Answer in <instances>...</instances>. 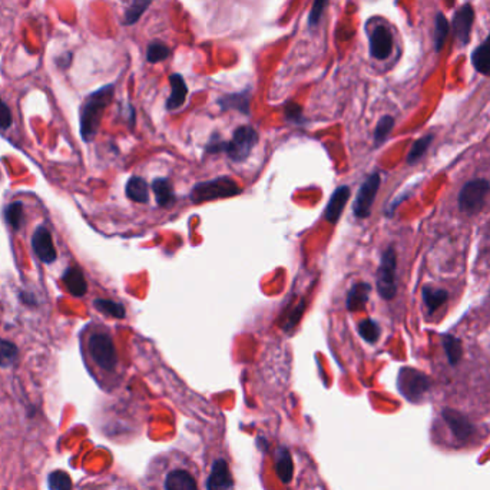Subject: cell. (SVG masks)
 Segmentation results:
<instances>
[{"mask_svg":"<svg viewBox=\"0 0 490 490\" xmlns=\"http://www.w3.org/2000/svg\"><path fill=\"white\" fill-rule=\"evenodd\" d=\"M115 86L107 85L91 93L84 102L81 109V134L85 142H91L96 134L103 116V112L114 99Z\"/></svg>","mask_w":490,"mask_h":490,"instance_id":"cell-1","label":"cell"},{"mask_svg":"<svg viewBox=\"0 0 490 490\" xmlns=\"http://www.w3.org/2000/svg\"><path fill=\"white\" fill-rule=\"evenodd\" d=\"M243 192V188L229 176H218L211 181H204V183L195 184L191 191V201L194 204H204L221 198L236 197Z\"/></svg>","mask_w":490,"mask_h":490,"instance_id":"cell-2","label":"cell"},{"mask_svg":"<svg viewBox=\"0 0 490 490\" xmlns=\"http://www.w3.org/2000/svg\"><path fill=\"white\" fill-rule=\"evenodd\" d=\"M377 291L384 300H393L397 294V254L393 247L387 248L377 270Z\"/></svg>","mask_w":490,"mask_h":490,"instance_id":"cell-3","label":"cell"},{"mask_svg":"<svg viewBox=\"0 0 490 490\" xmlns=\"http://www.w3.org/2000/svg\"><path fill=\"white\" fill-rule=\"evenodd\" d=\"M490 192V184L487 179H472L463 185L459 192V210L468 215L480 213L484 206L486 198Z\"/></svg>","mask_w":490,"mask_h":490,"instance_id":"cell-4","label":"cell"},{"mask_svg":"<svg viewBox=\"0 0 490 490\" xmlns=\"http://www.w3.org/2000/svg\"><path fill=\"white\" fill-rule=\"evenodd\" d=\"M397 385L400 393L410 401H419L431 387L430 378L416 370L410 367H403L399 372V378H397Z\"/></svg>","mask_w":490,"mask_h":490,"instance_id":"cell-5","label":"cell"},{"mask_svg":"<svg viewBox=\"0 0 490 490\" xmlns=\"http://www.w3.org/2000/svg\"><path fill=\"white\" fill-rule=\"evenodd\" d=\"M89 353L95 363L105 372L115 370L118 365V354L112 339L105 332H96L89 339Z\"/></svg>","mask_w":490,"mask_h":490,"instance_id":"cell-6","label":"cell"},{"mask_svg":"<svg viewBox=\"0 0 490 490\" xmlns=\"http://www.w3.org/2000/svg\"><path fill=\"white\" fill-rule=\"evenodd\" d=\"M258 141V132L250 125L237 128V131L232 135V139L227 142L225 152L234 162H243L248 158V155L254 149Z\"/></svg>","mask_w":490,"mask_h":490,"instance_id":"cell-7","label":"cell"},{"mask_svg":"<svg viewBox=\"0 0 490 490\" xmlns=\"http://www.w3.org/2000/svg\"><path fill=\"white\" fill-rule=\"evenodd\" d=\"M380 184H381V176L378 172H374L372 174L363 184H361L357 195H355V199H354V204H353V211H354V215L357 218H367L372 213V206L374 204V199H376V195L378 192V188H380Z\"/></svg>","mask_w":490,"mask_h":490,"instance_id":"cell-8","label":"cell"},{"mask_svg":"<svg viewBox=\"0 0 490 490\" xmlns=\"http://www.w3.org/2000/svg\"><path fill=\"white\" fill-rule=\"evenodd\" d=\"M475 22V10L472 3H464L453 15V33L456 39L464 46L470 40V33Z\"/></svg>","mask_w":490,"mask_h":490,"instance_id":"cell-9","label":"cell"},{"mask_svg":"<svg viewBox=\"0 0 490 490\" xmlns=\"http://www.w3.org/2000/svg\"><path fill=\"white\" fill-rule=\"evenodd\" d=\"M393 52V35L384 24H378L370 35V55L377 61H384Z\"/></svg>","mask_w":490,"mask_h":490,"instance_id":"cell-10","label":"cell"},{"mask_svg":"<svg viewBox=\"0 0 490 490\" xmlns=\"http://www.w3.org/2000/svg\"><path fill=\"white\" fill-rule=\"evenodd\" d=\"M32 245L39 260L45 264L54 263L58 258V252L54 245V241H52L50 232L45 227L36 228L35 234L32 237Z\"/></svg>","mask_w":490,"mask_h":490,"instance_id":"cell-11","label":"cell"},{"mask_svg":"<svg viewBox=\"0 0 490 490\" xmlns=\"http://www.w3.org/2000/svg\"><path fill=\"white\" fill-rule=\"evenodd\" d=\"M208 490H234V479L229 472L228 463L224 459H218L213 463V469L208 480H206Z\"/></svg>","mask_w":490,"mask_h":490,"instance_id":"cell-12","label":"cell"},{"mask_svg":"<svg viewBox=\"0 0 490 490\" xmlns=\"http://www.w3.org/2000/svg\"><path fill=\"white\" fill-rule=\"evenodd\" d=\"M350 187L347 185H342L337 190L332 192V195L330 197V201L326 206L324 211V218L330 222V224H337L342 218V214L346 208L347 201L350 199Z\"/></svg>","mask_w":490,"mask_h":490,"instance_id":"cell-13","label":"cell"},{"mask_svg":"<svg viewBox=\"0 0 490 490\" xmlns=\"http://www.w3.org/2000/svg\"><path fill=\"white\" fill-rule=\"evenodd\" d=\"M443 419L446 420L449 429L452 430L453 436L457 438V441L464 442L473 434L472 423L463 415H460L459 411L447 408L443 411Z\"/></svg>","mask_w":490,"mask_h":490,"instance_id":"cell-14","label":"cell"},{"mask_svg":"<svg viewBox=\"0 0 490 490\" xmlns=\"http://www.w3.org/2000/svg\"><path fill=\"white\" fill-rule=\"evenodd\" d=\"M169 84H171V95L167 100V109L175 111V109H179L185 103L187 95H188V86L184 81V77L179 73H174L169 76Z\"/></svg>","mask_w":490,"mask_h":490,"instance_id":"cell-15","label":"cell"},{"mask_svg":"<svg viewBox=\"0 0 490 490\" xmlns=\"http://www.w3.org/2000/svg\"><path fill=\"white\" fill-rule=\"evenodd\" d=\"M372 286L367 282H355L347 294V309L351 313L363 312L369 301Z\"/></svg>","mask_w":490,"mask_h":490,"instance_id":"cell-16","label":"cell"},{"mask_svg":"<svg viewBox=\"0 0 490 490\" xmlns=\"http://www.w3.org/2000/svg\"><path fill=\"white\" fill-rule=\"evenodd\" d=\"M165 490H198L194 476L185 469L171 470L164 483Z\"/></svg>","mask_w":490,"mask_h":490,"instance_id":"cell-17","label":"cell"},{"mask_svg":"<svg viewBox=\"0 0 490 490\" xmlns=\"http://www.w3.org/2000/svg\"><path fill=\"white\" fill-rule=\"evenodd\" d=\"M63 282L69 293L75 297H82L88 291V284L84 273L77 267H70L63 274Z\"/></svg>","mask_w":490,"mask_h":490,"instance_id":"cell-18","label":"cell"},{"mask_svg":"<svg viewBox=\"0 0 490 490\" xmlns=\"http://www.w3.org/2000/svg\"><path fill=\"white\" fill-rule=\"evenodd\" d=\"M250 92L244 91L240 93H231V95H225L222 96L218 103L222 111H229L234 109L238 111L244 115L250 114Z\"/></svg>","mask_w":490,"mask_h":490,"instance_id":"cell-19","label":"cell"},{"mask_svg":"<svg viewBox=\"0 0 490 490\" xmlns=\"http://www.w3.org/2000/svg\"><path fill=\"white\" fill-rule=\"evenodd\" d=\"M152 191L157 198V202L160 206L168 208L175 202V194L172 188V183L168 178H157L152 183Z\"/></svg>","mask_w":490,"mask_h":490,"instance_id":"cell-20","label":"cell"},{"mask_svg":"<svg viewBox=\"0 0 490 490\" xmlns=\"http://www.w3.org/2000/svg\"><path fill=\"white\" fill-rule=\"evenodd\" d=\"M472 63L479 73L490 76V33L484 42L473 50Z\"/></svg>","mask_w":490,"mask_h":490,"instance_id":"cell-21","label":"cell"},{"mask_svg":"<svg viewBox=\"0 0 490 490\" xmlns=\"http://www.w3.org/2000/svg\"><path fill=\"white\" fill-rule=\"evenodd\" d=\"M126 197L129 199H132L134 202H139V204H146L149 199V188L146 181L141 176H132L131 179L126 183V188H125Z\"/></svg>","mask_w":490,"mask_h":490,"instance_id":"cell-22","label":"cell"},{"mask_svg":"<svg viewBox=\"0 0 490 490\" xmlns=\"http://www.w3.org/2000/svg\"><path fill=\"white\" fill-rule=\"evenodd\" d=\"M275 470L277 476L282 483H290L293 479V459L291 454L287 449L280 447L277 450V457H275Z\"/></svg>","mask_w":490,"mask_h":490,"instance_id":"cell-23","label":"cell"},{"mask_svg":"<svg viewBox=\"0 0 490 490\" xmlns=\"http://www.w3.org/2000/svg\"><path fill=\"white\" fill-rule=\"evenodd\" d=\"M422 297L424 301V305L427 307V312L430 314L436 313L438 308L443 307L447 300H449V293L446 290L441 289H431V287H423L422 289Z\"/></svg>","mask_w":490,"mask_h":490,"instance_id":"cell-24","label":"cell"},{"mask_svg":"<svg viewBox=\"0 0 490 490\" xmlns=\"http://www.w3.org/2000/svg\"><path fill=\"white\" fill-rule=\"evenodd\" d=\"M442 342H443L445 353L450 366L459 365V361L461 360V355H463V346L460 339L454 337L452 334H445L442 337Z\"/></svg>","mask_w":490,"mask_h":490,"instance_id":"cell-25","label":"cell"},{"mask_svg":"<svg viewBox=\"0 0 490 490\" xmlns=\"http://www.w3.org/2000/svg\"><path fill=\"white\" fill-rule=\"evenodd\" d=\"M449 36V22L443 13H437L434 19V49L441 52Z\"/></svg>","mask_w":490,"mask_h":490,"instance_id":"cell-26","label":"cell"},{"mask_svg":"<svg viewBox=\"0 0 490 490\" xmlns=\"http://www.w3.org/2000/svg\"><path fill=\"white\" fill-rule=\"evenodd\" d=\"M357 330H358V334L361 335V339H363L367 343H370V344L377 343L378 339H380V334H381L380 326L372 319H367V320L361 321L358 324Z\"/></svg>","mask_w":490,"mask_h":490,"instance_id":"cell-27","label":"cell"},{"mask_svg":"<svg viewBox=\"0 0 490 490\" xmlns=\"http://www.w3.org/2000/svg\"><path fill=\"white\" fill-rule=\"evenodd\" d=\"M95 308L98 312L107 314V316H112L115 319H123L125 317V307L121 303H115L111 300H103V298H98L93 301Z\"/></svg>","mask_w":490,"mask_h":490,"instance_id":"cell-28","label":"cell"},{"mask_svg":"<svg viewBox=\"0 0 490 490\" xmlns=\"http://www.w3.org/2000/svg\"><path fill=\"white\" fill-rule=\"evenodd\" d=\"M431 141H433V135L429 134V135L419 138L415 144H413V146L407 155V164L413 165V164H416L420 158H423V155L427 152Z\"/></svg>","mask_w":490,"mask_h":490,"instance_id":"cell-29","label":"cell"},{"mask_svg":"<svg viewBox=\"0 0 490 490\" xmlns=\"http://www.w3.org/2000/svg\"><path fill=\"white\" fill-rule=\"evenodd\" d=\"M393 128H395L393 116L385 115V116H383L378 121V123H377V126L374 129V144H376V146H380L387 139V137L392 134Z\"/></svg>","mask_w":490,"mask_h":490,"instance_id":"cell-30","label":"cell"},{"mask_svg":"<svg viewBox=\"0 0 490 490\" xmlns=\"http://www.w3.org/2000/svg\"><path fill=\"white\" fill-rule=\"evenodd\" d=\"M171 54V49L161 43V42H152L148 46L146 50V61L149 63H160L162 61H165Z\"/></svg>","mask_w":490,"mask_h":490,"instance_id":"cell-31","label":"cell"},{"mask_svg":"<svg viewBox=\"0 0 490 490\" xmlns=\"http://www.w3.org/2000/svg\"><path fill=\"white\" fill-rule=\"evenodd\" d=\"M17 358V347L8 342L0 339V367L12 366Z\"/></svg>","mask_w":490,"mask_h":490,"instance_id":"cell-32","label":"cell"},{"mask_svg":"<svg viewBox=\"0 0 490 490\" xmlns=\"http://www.w3.org/2000/svg\"><path fill=\"white\" fill-rule=\"evenodd\" d=\"M5 217H6L8 224L13 229H19L20 225H22V220H23V205H22V202L10 204L6 208Z\"/></svg>","mask_w":490,"mask_h":490,"instance_id":"cell-33","label":"cell"},{"mask_svg":"<svg viewBox=\"0 0 490 490\" xmlns=\"http://www.w3.org/2000/svg\"><path fill=\"white\" fill-rule=\"evenodd\" d=\"M151 2H148V0H137V2L129 8L125 13V19H123V23L125 24H134L139 20V17L142 16V13L146 10V8L149 6Z\"/></svg>","mask_w":490,"mask_h":490,"instance_id":"cell-34","label":"cell"},{"mask_svg":"<svg viewBox=\"0 0 490 490\" xmlns=\"http://www.w3.org/2000/svg\"><path fill=\"white\" fill-rule=\"evenodd\" d=\"M49 487L50 490H70V477L65 472H54L49 476Z\"/></svg>","mask_w":490,"mask_h":490,"instance_id":"cell-35","label":"cell"},{"mask_svg":"<svg viewBox=\"0 0 490 490\" xmlns=\"http://www.w3.org/2000/svg\"><path fill=\"white\" fill-rule=\"evenodd\" d=\"M304 308H305V301L303 300V301L298 303V305H296V307L291 309L290 314L286 317V321L282 323L281 327H282L284 330H286V331L293 330V328L300 323V320H301V317H303V313H304Z\"/></svg>","mask_w":490,"mask_h":490,"instance_id":"cell-36","label":"cell"},{"mask_svg":"<svg viewBox=\"0 0 490 490\" xmlns=\"http://www.w3.org/2000/svg\"><path fill=\"white\" fill-rule=\"evenodd\" d=\"M327 5H328V0H314L313 8L309 10V16H308V24L312 26V28L319 24Z\"/></svg>","mask_w":490,"mask_h":490,"instance_id":"cell-37","label":"cell"},{"mask_svg":"<svg viewBox=\"0 0 490 490\" xmlns=\"http://www.w3.org/2000/svg\"><path fill=\"white\" fill-rule=\"evenodd\" d=\"M12 112L9 107L3 102V99L0 98V131H5L12 125Z\"/></svg>","mask_w":490,"mask_h":490,"instance_id":"cell-38","label":"cell"},{"mask_svg":"<svg viewBox=\"0 0 490 490\" xmlns=\"http://www.w3.org/2000/svg\"><path fill=\"white\" fill-rule=\"evenodd\" d=\"M286 118L291 122H297L300 123L303 121V108L300 105H297V103L294 102H290L287 103V107H286Z\"/></svg>","mask_w":490,"mask_h":490,"instance_id":"cell-39","label":"cell"},{"mask_svg":"<svg viewBox=\"0 0 490 490\" xmlns=\"http://www.w3.org/2000/svg\"><path fill=\"white\" fill-rule=\"evenodd\" d=\"M148 2H152V0H148Z\"/></svg>","mask_w":490,"mask_h":490,"instance_id":"cell-40","label":"cell"}]
</instances>
